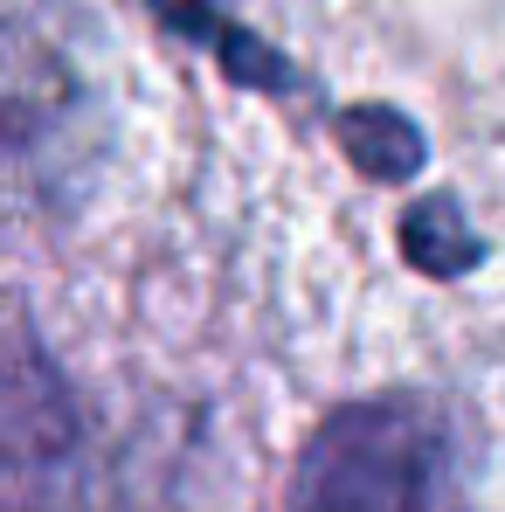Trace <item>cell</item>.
I'll return each mask as SVG.
<instances>
[{
	"instance_id": "cell-4",
	"label": "cell",
	"mask_w": 505,
	"mask_h": 512,
	"mask_svg": "<svg viewBox=\"0 0 505 512\" xmlns=\"http://www.w3.org/2000/svg\"><path fill=\"white\" fill-rule=\"evenodd\" d=\"M346 146L360 153V167L381 173V180H402V173H416V160H422V139L395 111H360V125H346Z\"/></svg>"
},
{
	"instance_id": "cell-3",
	"label": "cell",
	"mask_w": 505,
	"mask_h": 512,
	"mask_svg": "<svg viewBox=\"0 0 505 512\" xmlns=\"http://www.w3.org/2000/svg\"><path fill=\"white\" fill-rule=\"evenodd\" d=\"M0 512H160L132 492L70 381L28 346L0 360Z\"/></svg>"
},
{
	"instance_id": "cell-2",
	"label": "cell",
	"mask_w": 505,
	"mask_h": 512,
	"mask_svg": "<svg viewBox=\"0 0 505 512\" xmlns=\"http://www.w3.org/2000/svg\"><path fill=\"white\" fill-rule=\"evenodd\" d=\"M97 28L77 0H0V187L49 201L97 160Z\"/></svg>"
},
{
	"instance_id": "cell-1",
	"label": "cell",
	"mask_w": 505,
	"mask_h": 512,
	"mask_svg": "<svg viewBox=\"0 0 505 512\" xmlns=\"http://www.w3.org/2000/svg\"><path fill=\"white\" fill-rule=\"evenodd\" d=\"M291 512H471V443L429 395H360L305 436Z\"/></svg>"
}]
</instances>
